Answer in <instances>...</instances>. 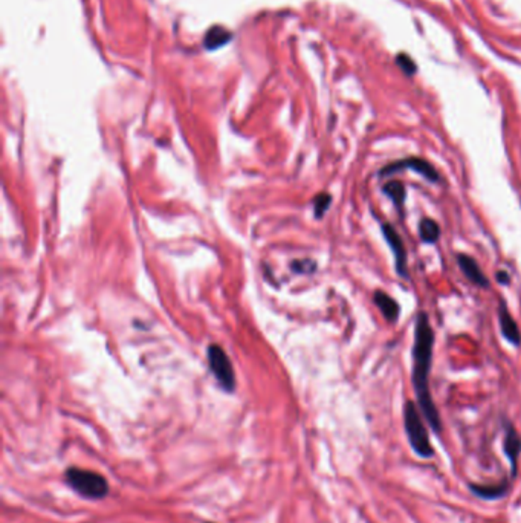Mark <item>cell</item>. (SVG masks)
<instances>
[{"mask_svg":"<svg viewBox=\"0 0 521 523\" xmlns=\"http://www.w3.org/2000/svg\"><path fill=\"white\" fill-rule=\"evenodd\" d=\"M433 352H434V330L429 325L427 313L420 311L416 318L415 326V345L412 350L413 367H412V383L417 398L419 410L436 431H440V416L436 404L429 392V372L433 367Z\"/></svg>","mask_w":521,"mask_h":523,"instance_id":"cell-1","label":"cell"},{"mask_svg":"<svg viewBox=\"0 0 521 523\" xmlns=\"http://www.w3.org/2000/svg\"><path fill=\"white\" fill-rule=\"evenodd\" d=\"M65 480L79 496L90 500L104 499L110 491L107 479L92 470L71 467L65 473Z\"/></svg>","mask_w":521,"mask_h":523,"instance_id":"cell-2","label":"cell"},{"mask_svg":"<svg viewBox=\"0 0 521 523\" xmlns=\"http://www.w3.org/2000/svg\"><path fill=\"white\" fill-rule=\"evenodd\" d=\"M404 426L410 446L415 450V453L422 458H432L433 447L429 444L428 431L422 421V415L413 401H407L404 406Z\"/></svg>","mask_w":521,"mask_h":523,"instance_id":"cell-3","label":"cell"},{"mask_svg":"<svg viewBox=\"0 0 521 523\" xmlns=\"http://www.w3.org/2000/svg\"><path fill=\"white\" fill-rule=\"evenodd\" d=\"M402 170H412V172H416L417 175L425 178L427 180H429V183H433V184L440 183V179H442L440 178V173L437 172V168L429 163V161L424 158H419V156H410V158L393 161V163H390L379 170V178L393 176L397 172H402Z\"/></svg>","mask_w":521,"mask_h":523,"instance_id":"cell-4","label":"cell"},{"mask_svg":"<svg viewBox=\"0 0 521 523\" xmlns=\"http://www.w3.org/2000/svg\"><path fill=\"white\" fill-rule=\"evenodd\" d=\"M208 358H209V366H212L213 374L219 379L220 386L228 392L234 390V386H236L234 370L225 352L219 346H212L208 349Z\"/></svg>","mask_w":521,"mask_h":523,"instance_id":"cell-5","label":"cell"},{"mask_svg":"<svg viewBox=\"0 0 521 523\" xmlns=\"http://www.w3.org/2000/svg\"><path fill=\"white\" fill-rule=\"evenodd\" d=\"M380 231H383L385 242L388 244L390 248H392L397 276L400 279L407 280L408 279V256H407V249H405L402 237L399 236L396 228L388 222H384L383 225H380Z\"/></svg>","mask_w":521,"mask_h":523,"instance_id":"cell-6","label":"cell"},{"mask_svg":"<svg viewBox=\"0 0 521 523\" xmlns=\"http://www.w3.org/2000/svg\"><path fill=\"white\" fill-rule=\"evenodd\" d=\"M456 260L460 271H462L464 276L471 281V284L478 288H489V280L474 257H471L465 253H459L456 256Z\"/></svg>","mask_w":521,"mask_h":523,"instance_id":"cell-7","label":"cell"},{"mask_svg":"<svg viewBox=\"0 0 521 523\" xmlns=\"http://www.w3.org/2000/svg\"><path fill=\"white\" fill-rule=\"evenodd\" d=\"M498 323H500V329H502L503 337L509 341L510 345L520 347L521 346V332H520V328L517 325V321L514 320L512 314L509 313L505 300L498 301Z\"/></svg>","mask_w":521,"mask_h":523,"instance_id":"cell-8","label":"cell"},{"mask_svg":"<svg viewBox=\"0 0 521 523\" xmlns=\"http://www.w3.org/2000/svg\"><path fill=\"white\" fill-rule=\"evenodd\" d=\"M373 303L379 308L388 323H396L400 314V306L395 298H392V296H388L384 291L376 289L373 294Z\"/></svg>","mask_w":521,"mask_h":523,"instance_id":"cell-9","label":"cell"},{"mask_svg":"<svg viewBox=\"0 0 521 523\" xmlns=\"http://www.w3.org/2000/svg\"><path fill=\"white\" fill-rule=\"evenodd\" d=\"M383 193L393 200V205L396 207L397 213L400 215V217H404L405 199H407L405 185L397 179L388 180V183L383 187Z\"/></svg>","mask_w":521,"mask_h":523,"instance_id":"cell-10","label":"cell"},{"mask_svg":"<svg viewBox=\"0 0 521 523\" xmlns=\"http://www.w3.org/2000/svg\"><path fill=\"white\" fill-rule=\"evenodd\" d=\"M419 237L424 244H436L440 237V227L432 217H424L419 222Z\"/></svg>","mask_w":521,"mask_h":523,"instance_id":"cell-11","label":"cell"},{"mask_svg":"<svg viewBox=\"0 0 521 523\" xmlns=\"http://www.w3.org/2000/svg\"><path fill=\"white\" fill-rule=\"evenodd\" d=\"M231 33L226 31L225 28L222 26H213L209 31L207 33L205 36V40H204V46L207 49H217L220 46L226 45L229 40H231Z\"/></svg>","mask_w":521,"mask_h":523,"instance_id":"cell-12","label":"cell"},{"mask_svg":"<svg viewBox=\"0 0 521 523\" xmlns=\"http://www.w3.org/2000/svg\"><path fill=\"white\" fill-rule=\"evenodd\" d=\"M505 450L506 455L510 458L512 465H515V458L521 451V438L518 436L517 430L509 424H506V436H505Z\"/></svg>","mask_w":521,"mask_h":523,"instance_id":"cell-13","label":"cell"},{"mask_svg":"<svg viewBox=\"0 0 521 523\" xmlns=\"http://www.w3.org/2000/svg\"><path fill=\"white\" fill-rule=\"evenodd\" d=\"M330 203H332V196L329 193H322L318 195L314 200L315 205V216L317 217H323V215L327 211V208L330 207Z\"/></svg>","mask_w":521,"mask_h":523,"instance_id":"cell-14","label":"cell"},{"mask_svg":"<svg viewBox=\"0 0 521 523\" xmlns=\"http://www.w3.org/2000/svg\"><path fill=\"white\" fill-rule=\"evenodd\" d=\"M396 63L399 65V68L400 69H402V72H405L407 75H415V72H416V65H415V62H413V60L412 58H410L408 55H405V54H399L397 57H396Z\"/></svg>","mask_w":521,"mask_h":523,"instance_id":"cell-15","label":"cell"},{"mask_svg":"<svg viewBox=\"0 0 521 523\" xmlns=\"http://www.w3.org/2000/svg\"><path fill=\"white\" fill-rule=\"evenodd\" d=\"M473 490L477 492L478 496L489 497V499L503 495V491H505L503 487H473Z\"/></svg>","mask_w":521,"mask_h":523,"instance_id":"cell-16","label":"cell"},{"mask_svg":"<svg viewBox=\"0 0 521 523\" xmlns=\"http://www.w3.org/2000/svg\"><path fill=\"white\" fill-rule=\"evenodd\" d=\"M495 277H497V281H498L500 285H505L506 286V285L510 284V276H509V273H506V271H503V269L497 271Z\"/></svg>","mask_w":521,"mask_h":523,"instance_id":"cell-17","label":"cell"},{"mask_svg":"<svg viewBox=\"0 0 521 523\" xmlns=\"http://www.w3.org/2000/svg\"><path fill=\"white\" fill-rule=\"evenodd\" d=\"M207 523H214V522H207Z\"/></svg>","mask_w":521,"mask_h":523,"instance_id":"cell-18","label":"cell"}]
</instances>
